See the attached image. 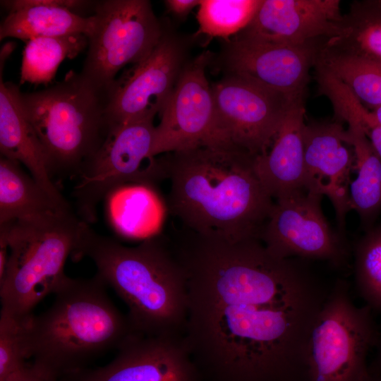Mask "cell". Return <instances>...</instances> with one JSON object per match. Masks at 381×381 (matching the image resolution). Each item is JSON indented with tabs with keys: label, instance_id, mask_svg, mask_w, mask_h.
<instances>
[{
	"label": "cell",
	"instance_id": "6da1fadb",
	"mask_svg": "<svg viewBox=\"0 0 381 381\" xmlns=\"http://www.w3.org/2000/svg\"><path fill=\"white\" fill-rule=\"evenodd\" d=\"M187 282L186 344L202 381H308L313 324L329 295L306 260L261 241L182 227L171 240Z\"/></svg>",
	"mask_w": 381,
	"mask_h": 381
},
{
	"label": "cell",
	"instance_id": "7a4b0ae2",
	"mask_svg": "<svg viewBox=\"0 0 381 381\" xmlns=\"http://www.w3.org/2000/svg\"><path fill=\"white\" fill-rule=\"evenodd\" d=\"M159 157L170 181L168 209L182 226L229 241L259 239L274 200L256 173V157L229 146Z\"/></svg>",
	"mask_w": 381,
	"mask_h": 381
},
{
	"label": "cell",
	"instance_id": "3957f363",
	"mask_svg": "<svg viewBox=\"0 0 381 381\" xmlns=\"http://www.w3.org/2000/svg\"><path fill=\"white\" fill-rule=\"evenodd\" d=\"M90 258L97 275L128 306L133 329L146 335L184 336L188 289L169 239L157 235L126 246L82 222L72 258Z\"/></svg>",
	"mask_w": 381,
	"mask_h": 381
},
{
	"label": "cell",
	"instance_id": "277c9868",
	"mask_svg": "<svg viewBox=\"0 0 381 381\" xmlns=\"http://www.w3.org/2000/svg\"><path fill=\"white\" fill-rule=\"evenodd\" d=\"M96 274L68 277L52 305L25 324L24 345L31 366L50 381L84 369L90 361L117 349L135 332L108 297Z\"/></svg>",
	"mask_w": 381,
	"mask_h": 381
},
{
	"label": "cell",
	"instance_id": "5b68a950",
	"mask_svg": "<svg viewBox=\"0 0 381 381\" xmlns=\"http://www.w3.org/2000/svg\"><path fill=\"white\" fill-rule=\"evenodd\" d=\"M20 101L44 147L52 176L77 175L111 129L108 89L73 71L43 90L20 92Z\"/></svg>",
	"mask_w": 381,
	"mask_h": 381
},
{
	"label": "cell",
	"instance_id": "8992f818",
	"mask_svg": "<svg viewBox=\"0 0 381 381\" xmlns=\"http://www.w3.org/2000/svg\"><path fill=\"white\" fill-rule=\"evenodd\" d=\"M83 221L73 212L0 224L8 246L0 280L1 313L26 323L35 307L68 277L64 266L74 253Z\"/></svg>",
	"mask_w": 381,
	"mask_h": 381
},
{
	"label": "cell",
	"instance_id": "52a82bcc",
	"mask_svg": "<svg viewBox=\"0 0 381 381\" xmlns=\"http://www.w3.org/2000/svg\"><path fill=\"white\" fill-rule=\"evenodd\" d=\"M375 339L371 308L355 305L348 282L337 280L310 332L308 381H368L367 356Z\"/></svg>",
	"mask_w": 381,
	"mask_h": 381
},
{
	"label": "cell",
	"instance_id": "ba28073f",
	"mask_svg": "<svg viewBox=\"0 0 381 381\" xmlns=\"http://www.w3.org/2000/svg\"><path fill=\"white\" fill-rule=\"evenodd\" d=\"M153 121L148 118L111 127L103 145L80 170L72 196L81 221L95 222L97 205L115 188L131 183L152 185L163 179L159 159L151 155Z\"/></svg>",
	"mask_w": 381,
	"mask_h": 381
},
{
	"label": "cell",
	"instance_id": "9c48e42d",
	"mask_svg": "<svg viewBox=\"0 0 381 381\" xmlns=\"http://www.w3.org/2000/svg\"><path fill=\"white\" fill-rule=\"evenodd\" d=\"M93 16L80 73L108 89L123 66L136 64L151 54L164 30L147 0L99 1Z\"/></svg>",
	"mask_w": 381,
	"mask_h": 381
},
{
	"label": "cell",
	"instance_id": "30bf717a",
	"mask_svg": "<svg viewBox=\"0 0 381 381\" xmlns=\"http://www.w3.org/2000/svg\"><path fill=\"white\" fill-rule=\"evenodd\" d=\"M219 146H229L257 157L265 155L287 113L302 94L279 92L228 74L212 85Z\"/></svg>",
	"mask_w": 381,
	"mask_h": 381
},
{
	"label": "cell",
	"instance_id": "8fae6325",
	"mask_svg": "<svg viewBox=\"0 0 381 381\" xmlns=\"http://www.w3.org/2000/svg\"><path fill=\"white\" fill-rule=\"evenodd\" d=\"M323 195L307 190L274 200L259 239L279 258L326 260L336 267L347 263L349 248L334 231L321 207Z\"/></svg>",
	"mask_w": 381,
	"mask_h": 381
},
{
	"label": "cell",
	"instance_id": "7c38bea8",
	"mask_svg": "<svg viewBox=\"0 0 381 381\" xmlns=\"http://www.w3.org/2000/svg\"><path fill=\"white\" fill-rule=\"evenodd\" d=\"M210 54L186 64L155 126L151 155L218 146L212 86L205 69Z\"/></svg>",
	"mask_w": 381,
	"mask_h": 381
},
{
	"label": "cell",
	"instance_id": "4fadbf2b",
	"mask_svg": "<svg viewBox=\"0 0 381 381\" xmlns=\"http://www.w3.org/2000/svg\"><path fill=\"white\" fill-rule=\"evenodd\" d=\"M184 56L183 43L164 31L151 54L108 88L111 127L160 116L184 66Z\"/></svg>",
	"mask_w": 381,
	"mask_h": 381
},
{
	"label": "cell",
	"instance_id": "5bb4252c",
	"mask_svg": "<svg viewBox=\"0 0 381 381\" xmlns=\"http://www.w3.org/2000/svg\"><path fill=\"white\" fill-rule=\"evenodd\" d=\"M104 366L82 369L59 381H202L184 336L133 332Z\"/></svg>",
	"mask_w": 381,
	"mask_h": 381
},
{
	"label": "cell",
	"instance_id": "9a60e30c",
	"mask_svg": "<svg viewBox=\"0 0 381 381\" xmlns=\"http://www.w3.org/2000/svg\"><path fill=\"white\" fill-rule=\"evenodd\" d=\"M322 41L289 45L235 35L223 54L228 74L252 80L270 90L297 96L306 94Z\"/></svg>",
	"mask_w": 381,
	"mask_h": 381
},
{
	"label": "cell",
	"instance_id": "2e32d148",
	"mask_svg": "<svg viewBox=\"0 0 381 381\" xmlns=\"http://www.w3.org/2000/svg\"><path fill=\"white\" fill-rule=\"evenodd\" d=\"M303 143L306 190L329 198L339 232L344 235L345 217L350 210V175L355 167L346 129L338 121L305 123Z\"/></svg>",
	"mask_w": 381,
	"mask_h": 381
},
{
	"label": "cell",
	"instance_id": "e0dca14e",
	"mask_svg": "<svg viewBox=\"0 0 381 381\" xmlns=\"http://www.w3.org/2000/svg\"><path fill=\"white\" fill-rule=\"evenodd\" d=\"M342 16L339 0H262L250 24L237 35L303 45L331 37Z\"/></svg>",
	"mask_w": 381,
	"mask_h": 381
},
{
	"label": "cell",
	"instance_id": "ac0fdd59",
	"mask_svg": "<svg viewBox=\"0 0 381 381\" xmlns=\"http://www.w3.org/2000/svg\"><path fill=\"white\" fill-rule=\"evenodd\" d=\"M1 156L24 165L30 174L60 207H71L52 181L50 164L44 147L20 101L19 87L0 77Z\"/></svg>",
	"mask_w": 381,
	"mask_h": 381
},
{
	"label": "cell",
	"instance_id": "d6986e66",
	"mask_svg": "<svg viewBox=\"0 0 381 381\" xmlns=\"http://www.w3.org/2000/svg\"><path fill=\"white\" fill-rule=\"evenodd\" d=\"M8 11L0 26V40L18 38L25 42L40 37L73 34L90 35L94 16H84L94 10L96 1L75 0L1 1Z\"/></svg>",
	"mask_w": 381,
	"mask_h": 381
},
{
	"label": "cell",
	"instance_id": "ffe728a7",
	"mask_svg": "<svg viewBox=\"0 0 381 381\" xmlns=\"http://www.w3.org/2000/svg\"><path fill=\"white\" fill-rule=\"evenodd\" d=\"M305 95L298 98L277 133L268 151L255 160L256 173L274 200L306 190L303 128Z\"/></svg>",
	"mask_w": 381,
	"mask_h": 381
},
{
	"label": "cell",
	"instance_id": "44dd1931",
	"mask_svg": "<svg viewBox=\"0 0 381 381\" xmlns=\"http://www.w3.org/2000/svg\"><path fill=\"white\" fill-rule=\"evenodd\" d=\"M105 201L109 222L121 236L144 241L158 235L162 206L151 185H123L113 190Z\"/></svg>",
	"mask_w": 381,
	"mask_h": 381
},
{
	"label": "cell",
	"instance_id": "7402d4cb",
	"mask_svg": "<svg viewBox=\"0 0 381 381\" xmlns=\"http://www.w3.org/2000/svg\"><path fill=\"white\" fill-rule=\"evenodd\" d=\"M348 124L346 139L355 156L357 176L349 185L350 210H355L362 226H370L381 210V160L354 117L341 118Z\"/></svg>",
	"mask_w": 381,
	"mask_h": 381
},
{
	"label": "cell",
	"instance_id": "603a6c76",
	"mask_svg": "<svg viewBox=\"0 0 381 381\" xmlns=\"http://www.w3.org/2000/svg\"><path fill=\"white\" fill-rule=\"evenodd\" d=\"M322 46L381 67V0H356Z\"/></svg>",
	"mask_w": 381,
	"mask_h": 381
},
{
	"label": "cell",
	"instance_id": "cb8c5ba5",
	"mask_svg": "<svg viewBox=\"0 0 381 381\" xmlns=\"http://www.w3.org/2000/svg\"><path fill=\"white\" fill-rule=\"evenodd\" d=\"M19 162L0 157V224L57 212L60 207Z\"/></svg>",
	"mask_w": 381,
	"mask_h": 381
},
{
	"label": "cell",
	"instance_id": "d4e9b609",
	"mask_svg": "<svg viewBox=\"0 0 381 381\" xmlns=\"http://www.w3.org/2000/svg\"><path fill=\"white\" fill-rule=\"evenodd\" d=\"M25 43L20 83L47 86L64 59L75 58L87 47V37L83 34L40 37Z\"/></svg>",
	"mask_w": 381,
	"mask_h": 381
},
{
	"label": "cell",
	"instance_id": "484cf974",
	"mask_svg": "<svg viewBox=\"0 0 381 381\" xmlns=\"http://www.w3.org/2000/svg\"><path fill=\"white\" fill-rule=\"evenodd\" d=\"M315 65L322 66L341 81L366 108L372 110L381 106L380 66L322 44Z\"/></svg>",
	"mask_w": 381,
	"mask_h": 381
},
{
	"label": "cell",
	"instance_id": "4316f807",
	"mask_svg": "<svg viewBox=\"0 0 381 381\" xmlns=\"http://www.w3.org/2000/svg\"><path fill=\"white\" fill-rule=\"evenodd\" d=\"M262 0H201L198 34L230 40L244 30L255 16Z\"/></svg>",
	"mask_w": 381,
	"mask_h": 381
},
{
	"label": "cell",
	"instance_id": "83f0119b",
	"mask_svg": "<svg viewBox=\"0 0 381 381\" xmlns=\"http://www.w3.org/2000/svg\"><path fill=\"white\" fill-rule=\"evenodd\" d=\"M354 277L367 306L381 311V224L368 230L357 243Z\"/></svg>",
	"mask_w": 381,
	"mask_h": 381
},
{
	"label": "cell",
	"instance_id": "f1b7e54d",
	"mask_svg": "<svg viewBox=\"0 0 381 381\" xmlns=\"http://www.w3.org/2000/svg\"><path fill=\"white\" fill-rule=\"evenodd\" d=\"M335 116L341 119L344 116L356 118L361 123L373 149L381 160V125L368 110L344 84L335 85L329 92Z\"/></svg>",
	"mask_w": 381,
	"mask_h": 381
},
{
	"label": "cell",
	"instance_id": "f546056e",
	"mask_svg": "<svg viewBox=\"0 0 381 381\" xmlns=\"http://www.w3.org/2000/svg\"><path fill=\"white\" fill-rule=\"evenodd\" d=\"M25 324L0 315V381L26 364Z\"/></svg>",
	"mask_w": 381,
	"mask_h": 381
},
{
	"label": "cell",
	"instance_id": "4dcf8cb0",
	"mask_svg": "<svg viewBox=\"0 0 381 381\" xmlns=\"http://www.w3.org/2000/svg\"><path fill=\"white\" fill-rule=\"evenodd\" d=\"M200 0H167L164 1L167 10L175 16L184 18L196 6Z\"/></svg>",
	"mask_w": 381,
	"mask_h": 381
},
{
	"label": "cell",
	"instance_id": "1f68e13d",
	"mask_svg": "<svg viewBox=\"0 0 381 381\" xmlns=\"http://www.w3.org/2000/svg\"><path fill=\"white\" fill-rule=\"evenodd\" d=\"M1 381H50L27 363Z\"/></svg>",
	"mask_w": 381,
	"mask_h": 381
},
{
	"label": "cell",
	"instance_id": "d6a6232c",
	"mask_svg": "<svg viewBox=\"0 0 381 381\" xmlns=\"http://www.w3.org/2000/svg\"><path fill=\"white\" fill-rule=\"evenodd\" d=\"M370 111L374 119L377 121L378 123L381 125V106L377 107Z\"/></svg>",
	"mask_w": 381,
	"mask_h": 381
},
{
	"label": "cell",
	"instance_id": "836d02e7",
	"mask_svg": "<svg viewBox=\"0 0 381 381\" xmlns=\"http://www.w3.org/2000/svg\"><path fill=\"white\" fill-rule=\"evenodd\" d=\"M368 381H381V376L373 377L370 375V377Z\"/></svg>",
	"mask_w": 381,
	"mask_h": 381
},
{
	"label": "cell",
	"instance_id": "e575fe53",
	"mask_svg": "<svg viewBox=\"0 0 381 381\" xmlns=\"http://www.w3.org/2000/svg\"><path fill=\"white\" fill-rule=\"evenodd\" d=\"M379 362L381 365V347H380V353H379Z\"/></svg>",
	"mask_w": 381,
	"mask_h": 381
}]
</instances>
